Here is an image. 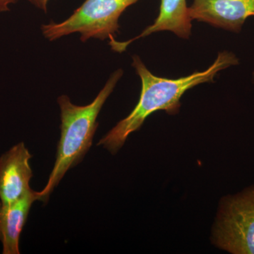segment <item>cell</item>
Listing matches in <instances>:
<instances>
[{"instance_id":"1","label":"cell","mask_w":254,"mask_h":254,"mask_svg":"<svg viewBox=\"0 0 254 254\" xmlns=\"http://www.w3.org/2000/svg\"><path fill=\"white\" fill-rule=\"evenodd\" d=\"M238 58L228 51L219 53L215 63L203 71H196L177 79L161 78L153 74L141 58L133 57L132 66L141 81V92L138 104L126 118L120 121L98 143L115 154L125 144L132 133L141 128L148 116L159 110L175 115L180 110V99L185 92L200 83L213 82L222 70L239 64Z\"/></svg>"},{"instance_id":"2","label":"cell","mask_w":254,"mask_h":254,"mask_svg":"<svg viewBox=\"0 0 254 254\" xmlns=\"http://www.w3.org/2000/svg\"><path fill=\"white\" fill-rule=\"evenodd\" d=\"M123 75L118 69L110 76L103 89L89 105L78 106L71 103L66 95L58 99L61 111V137L54 168L46 186L38 192L39 200L46 202L65 174L84 158L92 145L98 123L97 118L105 101Z\"/></svg>"},{"instance_id":"3","label":"cell","mask_w":254,"mask_h":254,"mask_svg":"<svg viewBox=\"0 0 254 254\" xmlns=\"http://www.w3.org/2000/svg\"><path fill=\"white\" fill-rule=\"evenodd\" d=\"M139 0H86L71 16L62 23L43 24L41 30L50 41L79 33L81 41H104L120 29L119 19L127 8ZM114 37V36H113Z\"/></svg>"},{"instance_id":"4","label":"cell","mask_w":254,"mask_h":254,"mask_svg":"<svg viewBox=\"0 0 254 254\" xmlns=\"http://www.w3.org/2000/svg\"><path fill=\"white\" fill-rule=\"evenodd\" d=\"M213 242L229 253L254 254V186L222 200Z\"/></svg>"},{"instance_id":"5","label":"cell","mask_w":254,"mask_h":254,"mask_svg":"<svg viewBox=\"0 0 254 254\" xmlns=\"http://www.w3.org/2000/svg\"><path fill=\"white\" fill-rule=\"evenodd\" d=\"M189 14L191 20L239 33L246 20L254 16V0H193Z\"/></svg>"},{"instance_id":"6","label":"cell","mask_w":254,"mask_h":254,"mask_svg":"<svg viewBox=\"0 0 254 254\" xmlns=\"http://www.w3.org/2000/svg\"><path fill=\"white\" fill-rule=\"evenodd\" d=\"M31 158L23 142L0 156V203H14L31 190L29 186L33 177L29 164Z\"/></svg>"},{"instance_id":"7","label":"cell","mask_w":254,"mask_h":254,"mask_svg":"<svg viewBox=\"0 0 254 254\" xmlns=\"http://www.w3.org/2000/svg\"><path fill=\"white\" fill-rule=\"evenodd\" d=\"M190 21L187 0H161L160 13L153 24L130 41L118 42L114 37H110L109 44L114 51L123 53L132 42L155 32L172 31L180 38H188L191 31Z\"/></svg>"},{"instance_id":"8","label":"cell","mask_w":254,"mask_h":254,"mask_svg":"<svg viewBox=\"0 0 254 254\" xmlns=\"http://www.w3.org/2000/svg\"><path fill=\"white\" fill-rule=\"evenodd\" d=\"M36 200H39L38 192L31 190L14 203H0V242L3 254H20V236Z\"/></svg>"},{"instance_id":"9","label":"cell","mask_w":254,"mask_h":254,"mask_svg":"<svg viewBox=\"0 0 254 254\" xmlns=\"http://www.w3.org/2000/svg\"><path fill=\"white\" fill-rule=\"evenodd\" d=\"M27 1L36 6L38 9L43 10L45 12H47V6L50 0H27Z\"/></svg>"},{"instance_id":"10","label":"cell","mask_w":254,"mask_h":254,"mask_svg":"<svg viewBox=\"0 0 254 254\" xmlns=\"http://www.w3.org/2000/svg\"><path fill=\"white\" fill-rule=\"evenodd\" d=\"M18 0H0V11L5 12L9 11V6L15 4Z\"/></svg>"}]
</instances>
